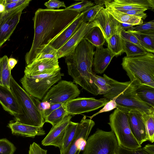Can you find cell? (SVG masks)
I'll return each mask as SVG.
<instances>
[{"mask_svg": "<svg viewBox=\"0 0 154 154\" xmlns=\"http://www.w3.org/2000/svg\"><path fill=\"white\" fill-rule=\"evenodd\" d=\"M0 104L4 109L13 116L15 119L20 115L17 101L11 90L1 86Z\"/></svg>", "mask_w": 154, "mask_h": 154, "instance_id": "cell-21", "label": "cell"}, {"mask_svg": "<svg viewBox=\"0 0 154 154\" xmlns=\"http://www.w3.org/2000/svg\"><path fill=\"white\" fill-rule=\"evenodd\" d=\"M61 79L60 70L51 73L24 75L20 82L23 88L29 95L42 99L49 89Z\"/></svg>", "mask_w": 154, "mask_h": 154, "instance_id": "cell-7", "label": "cell"}, {"mask_svg": "<svg viewBox=\"0 0 154 154\" xmlns=\"http://www.w3.org/2000/svg\"><path fill=\"white\" fill-rule=\"evenodd\" d=\"M94 21L101 30L106 42L117 33L119 22L104 7L98 13Z\"/></svg>", "mask_w": 154, "mask_h": 154, "instance_id": "cell-14", "label": "cell"}, {"mask_svg": "<svg viewBox=\"0 0 154 154\" xmlns=\"http://www.w3.org/2000/svg\"><path fill=\"white\" fill-rule=\"evenodd\" d=\"M96 26L94 21L88 23L82 22L75 32L62 47L57 50V58L58 59L66 57L72 53L88 32L92 28Z\"/></svg>", "mask_w": 154, "mask_h": 154, "instance_id": "cell-13", "label": "cell"}, {"mask_svg": "<svg viewBox=\"0 0 154 154\" xmlns=\"http://www.w3.org/2000/svg\"><path fill=\"white\" fill-rule=\"evenodd\" d=\"M94 5V3L91 1H82L81 2H76L73 4L65 9L81 13L88 8Z\"/></svg>", "mask_w": 154, "mask_h": 154, "instance_id": "cell-36", "label": "cell"}, {"mask_svg": "<svg viewBox=\"0 0 154 154\" xmlns=\"http://www.w3.org/2000/svg\"><path fill=\"white\" fill-rule=\"evenodd\" d=\"M31 0H6L5 11L15 9L24 5L29 4Z\"/></svg>", "mask_w": 154, "mask_h": 154, "instance_id": "cell-38", "label": "cell"}, {"mask_svg": "<svg viewBox=\"0 0 154 154\" xmlns=\"http://www.w3.org/2000/svg\"><path fill=\"white\" fill-rule=\"evenodd\" d=\"M84 38L96 47L103 46L106 41L101 30L97 26L92 28Z\"/></svg>", "mask_w": 154, "mask_h": 154, "instance_id": "cell-29", "label": "cell"}, {"mask_svg": "<svg viewBox=\"0 0 154 154\" xmlns=\"http://www.w3.org/2000/svg\"><path fill=\"white\" fill-rule=\"evenodd\" d=\"M82 13L67 26L48 44L57 50L62 47L75 32L83 22Z\"/></svg>", "mask_w": 154, "mask_h": 154, "instance_id": "cell-19", "label": "cell"}, {"mask_svg": "<svg viewBox=\"0 0 154 154\" xmlns=\"http://www.w3.org/2000/svg\"><path fill=\"white\" fill-rule=\"evenodd\" d=\"M134 85H147L154 88V55L149 52L132 57L125 56L121 63Z\"/></svg>", "mask_w": 154, "mask_h": 154, "instance_id": "cell-4", "label": "cell"}, {"mask_svg": "<svg viewBox=\"0 0 154 154\" xmlns=\"http://www.w3.org/2000/svg\"><path fill=\"white\" fill-rule=\"evenodd\" d=\"M103 7V5H96L88 8L82 12L83 22L88 23L93 21L98 13Z\"/></svg>", "mask_w": 154, "mask_h": 154, "instance_id": "cell-35", "label": "cell"}, {"mask_svg": "<svg viewBox=\"0 0 154 154\" xmlns=\"http://www.w3.org/2000/svg\"><path fill=\"white\" fill-rule=\"evenodd\" d=\"M17 63V60L14 58H11L8 59V65L11 70L14 67Z\"/></svg>", "mask_w": 154, "mask_h": 154, "instance_id": "cell-49", "label": "cell"}, {"mask_svg": "<svg viewBox=\"0 0 154 154\" xmlns=\"http://www.w3.org/2000/svg\"><path fill=\"white\" fill-rule=\"evenodd\" d=\"M108 12L117 21L134 26L142 24L143 20L140 17L129 15L122 12L113 8L105 5Z\"/></svg>", "mask_w": 154, "mask_h": 154, "instance_id": "cell-24", "label": "cell"}, {"mask_svg": "<svg viewBox=\"0 0 154 154\" xmlns=\"http://www.w3.org/2000/svg\"><path fill=\"white\" fill-rule=\"evenodd\" d=\"M35 101L42 112V115L44 112L50 107L51 103L46 101L40 102L38 99L35 98Z\"/></svg>", "mask_w": 154, "mask_h": 154, "instance_id": "cell-47", "label": "cell"}, {"mask_svg": "<svg viewBox=\"0 0 154 154\" xmlns=\"http://www.w3.org/2000/svg\"><path fill=\"white\" fill-rule=\"evenodd\" d=\"M78 123L71 121L69 122L66 129L60 149V154H64L72 142L76 133Z\"/></svg>", "mask_w": 154, "mask_h": 154, "instance_id": "cell-25", "label": "cell"}, {"mask_svg": "<svg viewBox=\"0 0 154 154\" xmlns=\"http://www.w3.org/2000/svg\"><path fill=\"white\" fill-rule=\"evenodd\" d=\"M64 104L61 103H51L50 107L45 110L43 113L44 119L53 111L62 106Z\"/></svg>", "mask_w": 154, "mask_h": 154, "instance_id": "cell-46", "label": "cell"}, {"mask_svg": "<svg viewBox=\"0 0 154 154\" xmlns=\"http://www.w3.org/2000/svg\"><path fill=\"white\" fill-rule=\"evenodd\" d=\"M80 14L65 9H38L32 19L34 33L32 44L25 57L27 65L32 62L37 48L48 45Z\"/></svg>", "mask_w": 154, "mask_h": 154, "instance_id": "cell-1", "label": "cell"}, {"mask_svg": "<svg viewBox=\"0 0 154 154\" xmlns=\"http://www.w3.org/2000/svg\"><path fill=\"white\" fill-rule=\"evenodd\" d=\"M104 5L120 11L154 9L153 0H106Z\"/></svg>", "mask_w": 154, "mask_h": 154, "instance_id": "cell-15", "label": "cell"}, {"mask_svg": "<svg viewBox=\"0 0 154 154\" xmlns=\"http://www.w3.org/2000/svg\"><path fill=\"white\" fill-rule=\"evenodd\" d=\"M29 4L0 13V48L10 38L19 22L23 11Z\"/></svg>", "mask_w": 154, "mask_h": 154, "instance_id": "cell-10", "label": "cell"}, {"mask_svg": "<svg viewBox=\"0 0 154 154\" xmlns=\"http://www.w3.org/2000/svg\"><path fill=\"white\" fill-rule=\"evenodd\" d=\"M80 93V91L75 84L70 82L62 80L49 90L42 101L50 103L65 104L75 98Z\"/></svg>", "mask_w": 154, "mask_h": 154, "instance_id": "cell-9", "label": "cell"}, {"mask_svg": "<svg viewBox=\"0 0 154 154\" xmlns=\"http://www.w3.org/2000/svg\"><path fill=\"white\" fill-rule=\"evenodd\" d=\"M134 26L131 24L119 22L117 33L120 34L123 30H131L132 27Z\"/></svg>", "mask_w": 154, "mask_h": 154, "instance_id": "cell-48", "label": "cell"}, {"mask_svg": "<svg viewBox=\"0 0 154 154\" xmlns=\"http://www.w3.org/2000/svg\"><path fill=\"white\" fill-rule=\"evenodd\" d=\"M8 58L6 55L0 58V86L11 89V70L8 65Z\"/></svg>", "mask_w": 154, "mask_h": 154, "instance_id": "cell-27", "label": "cell"}, {"mask_svg": "<svg viewBox=\"0 0 154 154\" xmlns=\"http://www.w3.org/2000/svg\"><path fill=\"white\" fill-rule=\"evenodd\" d=\"M124 50L128 57H134L147 54L148 52L142 48L122 38Z\"/></svg>", "mask_w": 154, "mask_h": 154, "instance_id": "cell-32", "label": "cell"}, {"mask_svg": "<svg viewBox=\"0 0 154 154\" xmlns=\"http://www.w3.org/2000/svg\"><path fill=\"white\" fill-rule=\"evenodd\" d=\"M131 30L139 32L154 30V20H153L135 26H134Z\"/></svg>", "mask_w": 154, "mask_h": 154, "instance_id": "cell-41", "label": "cell"}, {"mask_svg": "<svg viewBox=\"0 0 154 154\" xmlns=\"http://www.w3.org/2000/svg\"><path fill=\"white\" fill-rule=\"evenodd\" d=\"M145 11L143 10H136L121 12L127 14L140 17L143 20H145L147 17L146 14L144 12Z\"/></svg>", "mask_w": 154, "mask_h": 154, "instance_id": "cell-45", "label": "cell"}, {"mask_svg": "<svg viewBox=\"0 0 154 154\" xmlns=\"http://www.w3.org/2000/svg\"><path fill=\"white\" fill-rule=\"evenodd\" d=\"M144 148L151 154H154V144H147L144 147Z\"/></svg>", "mask_w": 154, "mask_h": 154, "instance_id": "cell-50", "label": "cell"}, {"mask_svg": "<svg viewBox=\"0 0 154 154\" xmlns=\"http://www.w3.org/2000/svg\"><path fill=\"white\" fill-rule=\"evenodd\" d=\"M109 100L104 97H78L64 104L68 115L74 116L95 110L103 106Z\"/></svg>", "mask_w": 154, "mask_h": 154, "instance_id": "cell-11", "label": "cell"}, {"mask_svg": "<svg viewBox=\"0 0 154 154\" xmlns=\"http://www.w3.org/2000/svg\"><path fill=\"white\" fill-rule=\"evenodd\" d=\"M116 154H151L144 147L135 149H130L123 147H118Z\"/></svg>", "mask_w": 154, "mask_h": 154, "instance_id": "cell-39", "label": "cell"}, {"mask_svg": "<svg viewBox=\"0 0 154 154\" xmlns=\"http://www.w3.org/2000/svg\"><path fill=\"white\" fill-rule=\"evenodd\" d=\"M115 56L107 47L103 46L96 47L93 61V66L95 72L102 74L106 70L112 58Z\"/></svg>", "mask_w": 154, "mask_h": 154, "instance_id": "cell-20", "label": "cell"}, {"mask_svg": "<svg viewBox=\"0 0 154 154\" xmlns=\"http://www.w3.org/2000/svg\"><path fill=\"white\" fill-rule=\"evenodd\" d=\"M44 5L47 7L48 9L53 10L57 8H59L60 7H66L63 2H61L55 0H50L45 2Z\"/></svg>", "mask_w": 154, "mask_h": 154, "instance_id": "cell-43", "label": "cell"}, {"mask_svg": "<svg viewBox=\"0 0 154 154\" xmlns=\"http://www.w3.org/2000/svg\"><path fill=\"white\" fill-rule=\"evenodd\" d=\"M67 115L64 104L48 116L45 119V122L50 123L52 126H54L60 122Z\"/></svg>", "mask_w": 154, "mask_h": 154, "instance_id": "cell-33", "label": "cell"}, {"mask_svg": "<svg viewBox=\"0 0 154 154\" xmlns=\"http://www.w3.org/2000/svg\"><path fill=\"white\" fill-rule=\"evenodd\" d=\"M16 149L14 145L7 139H0V154H14Z\"/></svg>", "mask_w": 154, "mask_h": 154, "instance_id": "cell-37", "label": "cell"}, {"mask_svg": "<svg viewBox=\"0 0 154 154\" xmlns=\"http://www.w3.org/2000/svg\"><path fill=\"white\" fill-rule=\"evenodd\" d=\"M57 50L48 45H41L36 49L32 62L44 59L57 58Z\"/></svg>", "mask_w": 154, "mask_h": 154, "instance_id": "cell-28", "label": "cell"}, {"mask_svg": "<svg viewBox=\"0 0 154 154\" xmlns=\"http://www.w3.org/2000/svg\"><path fill=\"white\" fill-rule=\"evenodd\" d=\"M148 140L154 142V113L142 114Z\"/></svg>", "mask_w": 154, "mask_h": 154, "instance_id": "cell-34", "label": "cell"}, {"mask_svg": "<svg viewBox=\"0 0 154 154\" xmlns=\"http://www.w3.org/2000/svg\"><path fill=\"white\" fill-rule=\"evenodd\" d=\"M103 75L108 79L112 88L103 97L109 100L115 97L117 108L127 112L135 111L142 114L154 113V108L142 101L137 96L136 85L130 81L119 82L105 74Z\"/></svg>", "mask_w": 154, "mask_h": 154, "instance_id": "cell-3", "label": "cell"}, {"mask_svg": "<svg viewBox=\"0 0 154 154\" xmlns=\"http://www.w3.org/2000/svg\"><path fill=\"white\" fill-rule=\"evenodd\" d=\"M136 86V93L139 98L154 108V88L144 84Z\"/></svg>", "mask_w": 154, "mask_h": 154, "instance_id": "cell-26", "label": "cell"}, {"mask_svg": "<svg viewBox=\"0 0 154 154\" xmlns=\"http://www.w3.org/2000/svg\"><path fill=\"white\" fill-rule=\"evenodd\" d=\"M94 122L84 116L78 125L75 136L64 154H79L84 150L86 140L95 125Z\"/></svg>", "mask_w": 154, "mask_h": 154, "instance_id": "cell-12", "label": "cell"}, {"mask_svg": "<svg viewBox=\"0 0 154 154\" xmlns=\"http://www.w3.org/2000/svg\"><path fill=\"white\" fill-rule=\"evenodd\" d=\"M72 118L67 115L59 123L52 126L48 133L42 141L44 146H53L60 149L66 129Z\"/></svg>", "mask_w": 154, "mask_h": 154, "instance_id": "cell-17", "label": "cell"}, {"mask_svg": "<svg viewBox=\"0 0 154 154\" xmlns=\"http://www.w3.org/2000/svg\"><path fill=\"white\" fill-rule=\"evenodd\" d=\"M94 46L84 38L74 51L66 57L68 74L74 82L94 95H98L97 89L91 77Z\"/></svg>", "mask_w": 154, "mask_h": 154, "instance_id": "cell-2", "label": "cell"}, {"mask_svg": "<svg viewBox=\"0 0 154 154\" xmlns=\"http://www.w3.org/2000/svg\"><path fill=\"white\" fill-rule=\"evenodd\" d=\"M47 150L42 149L40 145L34 142L29 147V154H47Z\"/></svg>", "mask_w": 154, "mask_h": 154, "instance_id": "cell-44", "label": "cell"}, {"mask_svg": "<svg viewBox=\"0 0 154 154\" xmlns=\"http://www.w3.org/2000/svg\"><path fill=\"white\" fill-rule=\"evenodd\" d=\"M129 122L132 133L141 145L148 140L142 114L139 112L131 111L128 112Z\"/></svg>", "mask_w": 154, "mask_h": 154, "instance_id": "cell-18", "label": "cell"}, {"mask_svg": "<svg viewBox=\"0 0 154 154\" xmlns=\"http://www.w3.org/2000/svg\"><path fill=\"white\" fill-rule=\"evenodd\" d=\"M108 124L116 136L119 146L130 149L141 147L131 131L128 112L116 108L109 115Z\"/></svg>", "mask_w": 154, "mask_h": 154, "instance_id": "cell-6", "label": "cell"}, {"mask_svg": "<svg viewBox=\"0 0 154 154\" xmlns=\"http://www.w3.org/2000/svg\"><path fill=\"white\" fill-rule=\"evenodd\" d=\"M119 147L114 132L98 128L87 140L83 154H116Z\"/></svg>", "mask_w": 154, "mask_h": 154, "instance_id": "cell-8", "label": "cell"}, {"mask_svg": "<svg viewBox=\"0 0 154 154\" xmlns=\"http://www.w3.org/2000/svg\"><path fill=\"white\" fill-rule=\"evenodd\" d=\"M8 127L11 129L12 134L17 136L34 138L46 134L43 127L28 125L17 121H10Z\"/></svg>", "mask_w": 154, "mask_h": 154, "instance_id": "cell-22", "label": "cell"}, {"mask_svg": "<svg viewBox=\"0 0 154 154\" xmlns=\"http://www.w3.org/2000/svg\"><path fill=\"white\" fill-rule=\"evenodd\" d=\"M6 4V0H0V13L5 11Z\"/></svg>", "mask_w": 154, "mask_h": 154, "instance_id": "cell-51", "label": "cell"}, {"mask_svg": "<svg viewBox=\"0 0 154 154\" xmlns=\"http://www.w3.org/2000/svg\"><path fill=\"white\" fill-rule=\"evenodd\" d=\"M10 88L17 99L20 112V115L15 119V121L31 126L43 127L45 120L35 98L22 88L12 75Z\"/></svg>", "mask_w": 154, "mask_h": 154, "instance_id": "cell-5", "label": "cell"}, {"mask_svg": "<svg viewBox=\"0 0 154 154\" xmlns=\"http://www.w3.org/2000/svg\"><path fill=\"white\" fill-rule=\"evenodd\" d=\"M117 107L116 98L114 97L112 99L110 100L99 111L89 117L90 119H91L93 117L100 113L109 111Z\"/></svg>", "mask_w": 154, "mask_h": 154, "instance_id": "cell-40", "label": "cell"}, {"mask_svg": "<svg viewBox=\"0 0 154 154\" xmlns=\"http://www.w3.org/2000/svg\"><path fill=\"white\" fill-rule=\"evenodd\" d=\"M61 69L57 58L44 59L33 61L27 65L24 74L33 75L55 72Z\"/></svg>", "mask_w": 154, "mask_h": 154, "instance_id": "cell-16", "label": "cell"}, {"mask_svg": "<svg viewBox=\"0 0 154 154\" xmlns=\"http://www.w3.org/2000/svg\"><path fill=\"white\" fill-rule=\"evenodd\" d=\"M134 35L140 41L142 47L149 52L154 53V30L139 32L127 30Z\"/></svg>", "mask_w": 154, "mask_h": 154, "instance_id": "cell-23", "label": "cell"}, {"mask_svg": "<svg viewBox=\"0 0 154 154\" xmlns=\"http://www.w3.org/2000/svg\"><path fill=\"white\" fill-rule=\"evenodd\" d=\"M105 1L106 0H96L94 1V3L96 5H103Z\"/></svg>", "mask_w": 154, "mask_h": 154, "instance_id": "cell-52", "label": "cell"}, {"mask_svg": "<svg viewBox=\"0 0 154 154\" xmlns=\"http://www.w3.org/2000/svg\"><path fill=\"white\" fill-rule=\"evenodd\" d=\"M120 35L123 39L142 48L140 41L134 35L130 32L127 31L123 30L120 33Z\"/></svg>", "mask_w": 154, "mask_h": 154, "instance_id": "cell-42", "label": "cell"}, {"mask_svg": "<svg viewBox=\"0 0 154 154\" xmlns=\"http://www.w3.org/2000/svg\"><path fill=\"white\" fill-rule=\"evenodd\" d=\"M92 80L97 89L98 94L104 95L109 93L111 89V86L108 79L103 75L102 77L93 73Z\"/></svg>", "mask_w": 154, "mask_h": 154, "instance_id": "cell-30", "label": "cell"}, {"mask_svg": "<svg viewBox=\"0 0 154 154\" xmlns=\"http://www.w3.org/2000/svg\"><path fill=\"white\" fill-rule=\"evenodd\" d=\"M106 42L108 48L115 56L121 55L123 53L122 38L120 34L117 33L114 34Z\"/></svg>", "mask_w": 154, "mask_h": 154, "instance_id": "cell-31", "label": "cell"}]
</instances>
